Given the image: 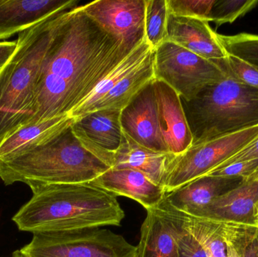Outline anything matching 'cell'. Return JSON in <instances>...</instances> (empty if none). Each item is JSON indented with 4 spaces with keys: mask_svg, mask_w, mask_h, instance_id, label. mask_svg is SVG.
Segmentation results:
<instances>
[{
    "mask_svg": "<svg viewBox=\"0 0 258 257\" xmlns=\"http://www.w3.org/2000/svg\"><path fill=\"white\" fill-rule=\"evenodd\" d=\"M136 47L107 33L81 6L65 12L42 63L27 125L68 116Z\"/></svg>",
    "mask_w": 258,
    "mask_h": 257,
    "instance_id": "1",
    "label": "cell"
},
{
    "mask_svg": "<svg viewBox=\"0 0 258 257\" xmlns=\"http://www.w3.org/2000/svg\"><path fill=\"white\" fill-rule=\"evenodd\" d=\"M31 199L12 220L23 232H63L119 226L125 217L116 196L92 183L28 184Z\"/></svg>",
    "mask_w": 258,
    "mask_h": 257,
    "instance_id": "2",
    "label": "cell"
},
{
    "mask_svg": "<svg viewBox=\"0 0 258 257\" xmlns=\"http://www.w3.org/2000/svg\"><path fill=\"white\" fill-rule=\"evenodd\" d=\"M110 168L82 144L70 125L0 160V179L6 186L81 184Z\"/></svg>",
    "mask_w": 258,
    "mask_h": 257,
    "instance_id": "3",
    "label": "cell"
},
{
    "mask_svg": "<svg viewBox=\"0 0 258 257\" xmlns=\"http://www.w3.org/2000/svg\"><path fill=\"white\" fill-rule=\"evenodd\" d=\"M64 12L20 33L15 52L0 69V144L33 117L39 72Z\"/></svg>",
    "mask_w": 258,
    "mask_h": 257,
    "instance_id": "4",
    "label": "cell"
},
{
    "mask_svg": "<svg viewBox=\"0 0 258 257\" xmlns=\"http://www.w3.org/2000/svg\"><path fill=\"white\" fill-rule=\"evenodd\" d=\"M181 102L192 144L258 125V89L227 72L219 82Z\"/></svg>",
    "mask_w": 258,
    "mask_h": 257,
    "instance_id": "5",
    "label": "cell"
},
{
    "mask_svg": "<svg viewBox=\"0 0 258 257\" xmlns=\"http://www.w3.org/2000/svg\"><path fill=\"white\" fill-rule=\"evenodd\" d=\"M28 257H136L137 246L110 229L33 233L21 249Z\"/></svg>",
    "mask_w": 258,
    "mask_h": 257,
    "instance_id": "6",
    "label": "cell"
},
{
    "mask_svg": "<svg viewBox=\"0 0 258 257\" xmlns=\"http://www.w3.org/2000/svg\"><path fill=\"white\" fill-rule=\"evenodd\" d=\"M154 73L155 79L166 83L186 101L227 76L217 60L204 58L168 41L155 50Z\"/></svg>",
    "mask_w": 258,
    "mask_h": 257,
    "instance_id": "7",
    "label": "cell"
},
{
    "mask_svg": "<svg viewBox=\"0 0 258 257\" xmlns=\"http://www.w3.org/2000/svg\"><path fill=\"white\" fill-rule=\"evenodd\" d=\"M258 134V125L194 143L174 155L164 179L166 193L204 176L248 144Z\"/></svg>",
    "mask_w": 258,
    "mask_h": 257,
    "instance_id": "8",
    "label": "cell"
},
{
    "mask_svg": "<svg viewBox=\"0 0 258 257\" xmlns=\"http://www.w3.org/2000/svg\"><path fill=\"white\" fill-rule=\"evenodd\" d=\"M81 7L125 45L136 47L145 39L146 0H97Z\"/></svg>",
    "mask_w": 258,
    "mask_h": 257,
    "instance_id": "9",
    "label": "cell"
},
{
    "mask_svg": "<svg viewBox=\"0 0 258 257\" xmlns=\"http://www.w3.org/2000/svg\"><path fill=\"white\" fill-rule=\"evenodd\" d=\"M120 115L121 110H98L74 119L71 125L82 144L110 167L123 137Z\"/></svg>",
    "mask_w": 258,
    "mask_h": 257,
    "instance_id": "10",
    "label": "cell"
},
{
    "mask_svg": "<svg viewBox=\"0 0 258 257\" xmlns=\"http://www.w3.org/2000/svg\"><path fill=\"white\" fill-rule=\"evenodd\" d=\"M120 122L123 132L138 144L157 152H168L161 134L153 81L121 111Z\"/></svg>",
    "mask_w": 258,
    "mask_h": 257,
    "instance_id": "11",
    "label": "cell"
},
{
    "mask_svg": "<svg viewBox=\"0 0 258 257\" xmlns=\"http://www.w3.org/2000/svg\"><path fill=\"white\" fill-rule=\"evenodd\" d=\"M161 134L168 152L174 155L187 150L194 138L180 95L159 80L153 81Z\"/></svg>",
    "mask_w": 258,
    "mask_h": 257,
    "instance_id": "12",
    "label": "cell"
},
{
    "mask_svg": "<svg viewBox=\"0 0 258 257\" xmlns=\"http://www.w3.org/2000/svg\"><path fill=\"white\" fill-rule=\"evenodd\" d=\"M79 0H0V40L77 7Z\"/></svg>",
    "mask_w": 258,
    "mask_h": 257,
    "instance_id": "13",
    "label": "cell"
},
{
    "mask_svg": "<svg viewBox=\"0 0 258 257\" xmlns=\"http://www.w3.org/2000/svg\"><path fill=\"white\" fill-rule=\"evenodd\" d=\"M91 183L115 196L135 201L147 211L159 208L166 196L163 187L132 169L110 168Z\"/></svg>",
    "mask_w": 258,
    "mask_h": 257,
    "instance_id": "14",
    "label": "cell"
},
{
    "mask_svg": "<svg viewBox=\"0 0 258 257\" xmlns=\"http://www.w3.org/2000/svg\"><path fill=\"white\" fill-rule=\"evenodd\" d=\"M217 34L208 21L168 14L166 41L204 58L218 60L228 55Z\"/></svg>",
    "mask_w": 258,
    "mask_h": 257,
    "instance_id": "15",
    "label": "cell"
},
{
    "mask_svg": "<svg viewBox=\"0 0 258 257\" xmlns=\"http://www.w3.org/2000/svg\"><path fill=\"white\" fill-rule=\"evenodd\" d=\"M257 203L258 179L241 181L236 188L224 192L207 206L189 215L254 225Z\"/></svg>",
    "mask_w": 258,
    "mask_h": 257,
    "instance_id": "16",
    "label": "cell"
},
{
    "mask_svg": "<svg viewBox=\"0 0 258 257\" xmlns=\"http://www.w3.org/2000/svg\"><path fill=\"white\" fill-rule=\"evenodd\" d=\"M177 232V223L162 206L147 211L136 257H178Z\"/></svg>",
    "mask_w": 258,
    "mask_h": 257,
    "instance_id": "17",
    "label": "cell"
},
{
    "mask_svg": "<svg viewBox=\"0 0 258 257\" xmlns=\"http://www.w3.org/2000/svg\"><path fill=\"white\" fill-rule=\"evenodd\" d=\"M174 155L147 149L123 132L122 143L112 158L110 168L132 169L163 187L167 169Z\"/></svg>",
    "mask_w": 258,
    "mask_h": 257,
    "instance_id": "18",
    "label": "cell"
},
{
    "mask_svg": "<svg viewBox=\"0 0 258 257\" xmlns=\"http://www.w3.org/2000/svg\"><path fill=\"white\" fill-rule=\"evenodd\" d=\"M214 177H201L171 193H166L164 202L167 205L186 214H192L211 203L222 194L223 190L232 181Z\"/></svg>",
    "mask_w": 258,
    "mask_h": 257,
    "instance_id": "19",
    "label": "cell"
},
{
    "mask_svg": "<svg viewBox=\"0 0 258 257\" xmlns=\"http://www.w3.org/2000/svg\"><path fill=\"white\" fill-rule=\"evenodd\" d=\"M153 51L154 49L147 43L146 39H144L98 83L92 93L83 102L75 107L68 116L72 119H77L90 113L96 104L108 94L116 84L135 68L138 67Z\"/></svg>",
    "mask_w": 258,
    "mask_h": 257,
    "instance_id": "20",
    "label": "cell"
},
{
    "mask_svg": "<svg viewBox=\"0 0 258 257\" xmlns=\"http://www.w3.org/2000/svg\"><path fill=\"white\" fill-rule=\"evenodd\" d=\"M155 50L148 57L124 77L96 104L92 112L101 110L122 111L146 86L155 80Z\"/></svg>",
    "mask_w": 258,
    "mask_h": 257,
    "instance_id": "21",
    "label": "cell"
},
{
    "mask_svg": "<svg viewBox=\"0 0 258 257\" xmlns=\"http://www.w3.org/2000/svg\"><path fill=\"white\" fill-rule=\"evenodd\" d=\"M161 205L201 244L207 257H227V247L221 233L219 221L178 212L170 208L164 201Z\"/></svg>",
    "mask_w": 258,
    "mask_h": 257,
    "instance_id": "22",
    "label": "cell"
},
{
    "mask_svg": "<svg viewBox=\"0 0 258 257\" xmlns=\"http://www.w3.org/2000/svg\"><path fill=\"white\" fill-rule=\"evenodd\" d=\"M74 121L69 116H64L23 126L0 144V160L10 156L49 134L70 126Z\"/></svg>",
    "mask_w": 258,
    "mask_h": 257,
    "instance_id": "23",
    "label": "cell"
},
{
    "mask_svg": "<svg viewBox=\"0 0 258 257\" xmlns=\"http://www.w3.org/2000/svg\"><path fill=\"white\" fill-rule=\"evenodd\" d=\"M168 17L166 0H146L145 39L154 50L166 42Z\"/></svg>",
    "mask_w": 258,
    "mask_h": 257,
    "instance_id": "24",
    "label": "cell"
},
{
    "mask_svg": "<svg viewBox=\"0 0 258 257\" xmlns=\"http://www.w3.org/2000/svg\"><path fill=\"white\" fill-rule=\"evenodd\" d=\"M219 223L223 236L233 243L240 257H258V229L254 225L226 221Z\"/></svg>",
    "mask_w": 258,
    "mask_h": 257,
    "instance_id": "25",
    "label": "cell"
},
{
    "mask_svg": "<svg viewBox=\"0 0 258 257\" xmlns=\"http://www.w3.org/2000/svg\"><path fill=\"white\" fill-rule=\"evenodd\" d=\"M228 54L258 66V35L242 33L225 36L217 34Z\"/></svg>",
    "mask_w": 258,
    "mask_h": 257,
    "instance_id": "26",
    "label": "cell"
},
{
    "mask_svg": "<svg viewBox=\"0 0 258 257\" xmlns=\"http://www.w3.org/2000/svg\"><path fill=\"white\" fill-rule=\"evenodd\" d=\"M258 5V0H215L211 14L210 22L218 27L233 24L252 10Z\"/></svg>",
    "mask_w": 258,
    "mask_h": 257,
    "instance_id": "27",
    "label": "cell"
},
{
    "mask_svg": "<svg viewBox=\"0 0 258 257\" xmlns=\"http://www.w3.org/2000/svg\"><path fill=\"white\" fill-rule=\"evenodd\" d=\"M168 14L210 22L215 0H166Z\"/></svg>",
    "mask_w": 258,
    "mask_h": 257,
    "instance_id": "28",
    "label": "cell"
},
{
    "mask_svg": "<svg viewBox=\"0 0 258 257\" xmlns=\"http://www.w3.org/2000/svg\"><path fill=\"white\" fill-rule=\"evenodd\" d=\"M217 61L235 79L258 89L257 66L230 54L225 58Z\"/></svg>",
    "mask_w": 258,
    "mask_h": 257,
    "instance_id": "29",
    "label": "cell"
},
{
    "mask_svg": "<svg viewBox=\"0 0 258 257\" xmlns=\"http://www.w3.org/2000/svg\"><path fill=\"white\" fill-rule=\"evenodd\" d=\"M257 172L258 159H252L233 163L224 167H217L204 176L247 181L252 178Z\"/></svg>",
    "mask_w": 258,
    "mask_h": 257,
    "instance_id": "30",
    "label": "cell"
},
{
    "mask_svg": "<svg viewBox=\"0 0 258 257\" xmlns=\"http://www.w3.org/2000/svg\"><path fill=\"white\" fill-rule=\"evenodd\" d=\"M170 216L174 219L177 225V244H178V257H207L201 244L195 239L191 234L182 227L177 219L165 208L160 205Z\"/></svg>",
    "mask_w": 258,
    "mask_h": 257,
    "instance_id": "31",
    "label": "cell"
},
{
    "mask_svg": "<svg viewBox=\"0 0 258 257\" xmlns=\"http://www.w3.org/2000/svg\"><path fill=\"white\" fill-rule=\"evenodd\" d=\"M252 159H258V134L248 144L245 145L244 147L236 152L234 155L227 158V160H225L224 162L221 163L215 168L224 167V166L228 165V164H233V163Z\"/></svg>",
    "mask_w": 258,
    "mask_h": 257,
    "instance_id": "32",
    "label": "cell"
},
{
    "mask_svg": "<svg viewBox=\"0 0 258 257\" xmlns=\"http://www.w3.org/2000/svg\"><path fill=\"white\" fill-rule=\"evenodd\" d=\"M16 47L17 40L0 42V69L12 57Z\"/></svg>",
    "mask_w": 258,
    "mask_h": 257,
    "instance_id": "33",
    "label": "cell"
},
{
    "mask_svg": "<svg viewBox=\"0 0 258 257\" xmlns=\"http://www.w3.org/2000/svg\"><path fill=\"white\" fill-rule=\"evenodd\" d=\"M224 238V241H225L226 247H227V257H240V255L238 253L236 247L233 245V243L227 239V238Z\"/></svg>",
    "mask_w": 258,
    "mask_h": 257,
    "instance_id": "34",
    "label": "cell"
},
{
    "mask_svg": "<svg viewBox=\"0 0 258 257\" xmlns=\"http://www.w3.org/2000/svg\"><path fill=\"white\" fill-rule=\"evenodd\" d=\"M11 257H28L27 255L24 254L21 250H17L12 253V256Z\"/></svg>",
    "mask_w": 258,
    "mask_h": 257,
    "instance_id": "35",
    "label": "cell"
},
{
    "mask_svg": "<svg viewBox=\"0 0 258 257\" xmlns=\"http://www.w3.org/2000/svg\"><path fill=\"white\" fill-rule=\"evenodd\" d=\"M254 226L258 229V203L257 206H256V211H255V217H254Z\"/></svg>",
    "mask_w": 258,
    "mask_h": 257,
    "instance_id": "36",
    "label": "cell"
},
{
    "mask_svg": "<svg viewBox=\"0 0 258 257\" xmlns=\"http://www.w3.org/2000/svg\"><path fill=\"white\" fill-rule=\"evenodd\" d=\"M254 179H258V177H257V178H254ZM254 179H253V180H254Z\"/></svg>",
    "mask_w": 258,
    "mask_h": 257,
    "instance_id": "37",
    "label": "cell"
},
{
    "mask_svg": "<svg viewBox=\"0 0 258 257\" xmlns=\"http://www.w3.org/2000/svg\"></svg>",
    "mask_w": 258,
    "mask_h": 257,
    "instance_id": "38",
    "label": "cell"
}]
</instances>
